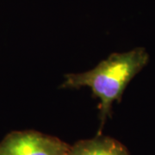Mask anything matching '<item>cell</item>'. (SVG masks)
Masks as SVG:
<instances>
[{"instance_id": "1", "label": "cell", "mask_w": 155, "mask_h": 155, "mask_svg": "<svg viewBox=\"0 0 155 155\" xmlns=\"http://www.w3.org/2000/svg\"><path fill=\"white\" fill-rule=\"evenodd\" d=\"M149 62L146 48L138 47L123 53H113L91 70L79 73H67L61 88L88 87L99 100L101 134L106 120L112 116V106L120 103L127 84Z\"/></svg>"}, {"instance_id": "3", "label": "cell", "mask_w": 155, "mask_h": 155, "mask_svg": "<svg viewBox=\"0 0 155 155\" xmlns=\"http://www.w3.org/2000/svg\"><path fill=\"white\" fill-rule=\"evenodd\" d=\"M67 155H130L124 145L109 136L97 134L71 146Z\"/></svg>"}, {"instance_id": "2", "label": "cell", "mask_w": 155, "mask_h": 155, "mask_svg": "<svg viewBox=\"0 0 155 155\" xmlns=\"http://www.w3.org/2000/svg\"><path fill=\"white\" fill-rule=\"evenodd\" d=\"M71 146L35 130L12 131L0 141V155H67Z\"/></svg>"}]
</instances>
